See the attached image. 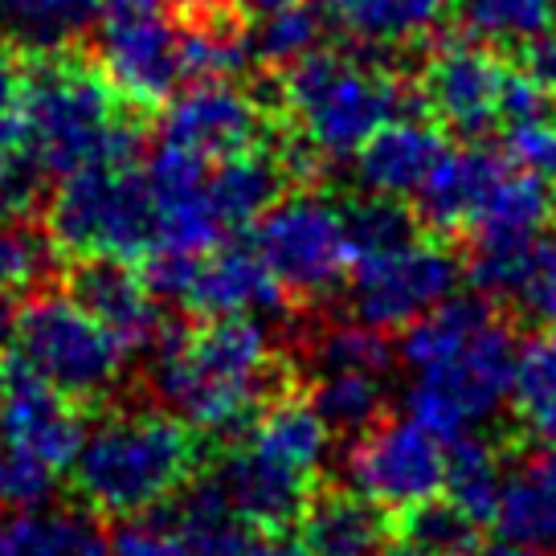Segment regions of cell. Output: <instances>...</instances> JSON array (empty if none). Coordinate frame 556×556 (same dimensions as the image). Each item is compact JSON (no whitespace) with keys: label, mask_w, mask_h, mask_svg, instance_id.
<instances>
[{"label":"cell","mask_w":556,"mask_h":556,"mask_svg":"<svg viewBox=\"0 0 556 556\" xmlns=\"http://www.w3.org/2000/svg\"><path fill=\"white\" fill-rule=\"evenodd\" d=\"M143 352L152 397L208 438H238L262 401L291 384L287 361L258 315L164 319Z\"/></svg>","instance_id":"1"},{"label":"cell","mask_w":556,"mask_h":556,"mask_svg":"<svg viewBox=\"0 0 556 556\" xmlns=\"http://www.w3.org/2000/svg\"><path fill=\"white\" fill-rule=\"evenodd\" d=\"M17 119L25 148L53 176L87 164H136L143 148V111L78 50L29 58Z\"/></svg>","instance_id":"2"},{"label":"cell","mask_w":556,"mask_h":556,"mask_svg":"<svg viewBox=\"0 0 556 556\" xmlns=\"http://www.w3.org/2000/svg\"><path fill=\"white\" fill-rule=\"evenodd\" d=\"M205 446L201 434L173 409H115L87 430L74 458V495L78 504L123 520L148 507L176 500L192 479H201Z\"/></svg>","instance_id":"3"},{"label":"cell","mask_w":556,"mask_h":556,"mask_svg":"<svg viewBox=\"0 0 556 556\" xmlns=\"http://www.w3.org/2000/svg\"><path fill=\"white\" fill-rule=\"evenodd\" d=\"M278 74L282 119L312 143L319 156L348 160L365 148L381 123L405 115L409 103L397 74L361 53L312 50Z\"/></svg>","instance_id":"4"},{"label":"cell","mask_w":556,"mask_h":556,"mask_svg":"<svg viewBox=\"0 0 556 556\" xmlns=\"http://www.w3.org/2000/svg\"><path fill=\"white\" fill-rule=\"evenodd\" d=\"M46 238L70 258L139 262L156 250V208L136 164H87L46 197Z\"/></svg>","instance_id":"5"},{"label":"cell","mask_w":556,"mask_h":556,"mask_svg":"<svg viewBox=\"0 0 556 556\" xmlns=\"http://www.w3.org/2000/svg\"><path fill=\"white\" fill-rule=\"evenodd\" d=\"M9 336L17 348V365H25L62 397L94 405L119 389L127 348L78 299H70L66 287H34L13 312Z\"/></svg>","instance_id":"6"},{"label":"cell","mask_w":556,"mask_h":556,"mask_svg":"<svg viewBox=\"0 0 556 556\" xmlns=\"http://www.w3.org/2000/svg\"><path fill=\"white\" fill-rule=\"evenodd\" d=\"M511 365H516V331L504 312H495L451 356L414 372V384L405 393V414L442 442L470 434L507 405Z\"/></svg>","instance_id":"7"},{"label":"cell","mask_w":556,"mask_h":556,"mask_svg":"<svg viewBox=\"0 0 556 556\" xmlns=\"http://www.w3.org/2000/svg\"><path fill=\"white\" fill-rule=\"evenodd\" d=\"M254 250L295 303H319L344 287L352 250L344 208L319 192H291L254 222Z\"/></svg>","instance_id":"8"},{"label":"cell","mask_w":556,"mask_h":556,"mask_svg":"<svg viewBox=\"0 0 556 556\" xmlns=\"http://www.w3.org/2000/svg\"><path fill=\"white\" fill-rule=\"evenodd\" d=\"M463 278V258L446 238H414V242L368 254L348 266V312L361 324L381 331H401L417 315L454 295Z\"/></svg>","instance_id":"9"},{"label":"cell","mask_w":556,"mask_h":556,"mask_svg":"<svg viewBox=\"0 0 556 556\" xmlns=\"http://www.w3.org/2000/svg\"><path fill=\"white\" fill-rule=\"evenodd\" d=\"M99 70L127 103L152 115L185 87L180 17L164 4H111L99 21Z\"/></svg>","instance_id":"10"},{"label":"cell","mask_w":556,"mask_h":556,"mask_svg":"<svg viewBox=\"0 0 556 556\" xmlns=\"http://www.w3.org/2000/svg\"><path fill=\"white\" fill-rule=\"evenodd\" d=\"M446 442L414 417H377L368 430L352 434L344 454V479L384 516L426 504L442 491Z\"/></svg>","instance_id":"11"},{"label":"cell","mask_w":556,"mask_h":556,"mask_svg":"<svg viewBox=\"0 0 556 556\" xmlns=\"http://www.w3.org/2000/svg\"><path fill=\"white\" fill-rule=\"evenodd\" d=\"M504 62L483 41H451L426 58L417 111H426L442 131L458 139H483L500 123V94H504Z\"/></svg>","instance_id":"12"},{"label":"cell","mask_w":556,"mask_h":556,"mask_svg":"<svg viewBox=\"0 0 556 556\" xmlns=\"http://www.w3.org/2000/svg\"><path fill=\"white\" fill-rule=\"evenodd\" d=\"M275 119L254 103V94L233 87L229 78H205L173 94L160 106V139L201 160L233 156L262 143Z\"/></svg>","instance_id":"13"},{"label":"cell","mask_w":556,"mask_h":556,"mask_svg":"<svg viewBox=\"0 0 556 556\" xmlns=\"http://www.w3.org/2000/svg\"><path fill=\"white\" fill-rule=\"evenodd\" d=\"M87 405L62 397L58 389L34 377L25 365H9L4 397H0V442L37 454L41 463L66 475L87 438Z\"/></svg>","instance_id":"14"},{"label":"cell","mask_w":556,"mask_h":556,"mask_svg":"<svg viewBox=\"0 0 556 556\" xmlns=\"http://www.w3.org/2000/svg\"><path fill=\"white\" fill-rule=\"evenodd\" d=\"M62 287L127 352H143V348L156 340V331L164 328V319H168V315L160 312L156 291L148 287L143 270H136V262L127 258H106V254L74 258Z\"/></svg>","instance_id":"15"},{"label":"cell","mask_w":556,"mask_h":556,"mask_svg":"<svg viewBox=\"0 0 556 556\" xmlns=\"http://www.w3.org/2000/svg\"><path fill=\"white\" fill-rule=\"evenodd\" d=\"M148 189H152V208H156V250L173 254H208L222 245V222L208 205L205 176L208 160L180 152L164 143L152 164L143 168Z\"/></svg>","instance_id":"16"},{"label":"cell","mask_w":556,"mask_h":556,"mask_svg":"<svg viewBox=\"0 0 556 556\" xmlns=\"http://www.w3.org/2000/svg\"><path fill=\"white\" fill-rule=\"evenodd\" d=\"M213 483L222 486L233 516L245 528L262 532V536H278L282 528H291L315 486L312 479H303V475L287 470L275 458L258 454L242 438L222 454Z\"/></svg>","instance_id":"17"},{"label":"cell","mask_w":556,"mask_h":556,"mask_svg":"<svg viewBox=\"0 0 556 556\" xmlns=\"http://www.w3.org/2000/svg\"><path fill=\"white\" fill-rule=\"evenodd\" d=\"M192 315H287L291 295L254 245H213L201 254L180 299Z\"/></svg>","instance_id":"18"},{"label":"cell","mask_w":556,"mask_h":556,"mask_svg":"<svg viewBox=\"0 0 556 556\" xmlns=\"http://www.w3.org/2000/svg\"><path fill=\"white\" fill-rule=\"evenodd\" d=\"M507 160L483 148L479 139L463 143V148H446L430 176L417 185L414 192V213L421 229H430L434 238H458L467 233L475 208L483 205L491 180L504 173Z\"/></svg>","instance_id":"19"},{"label":"cell","mask_w":556,"mask_h":556,"mask_svg":"<svg viewBox=\"0 0 556 556\" xmlns=\"http://www.w3.org/2000/svg\"><path fill=\"white\" fill-rule=\"evenodd\" d=\"M442 152H446V139L434 119L397 115L381 123L356 152V180L365 185V192L414 197Z\"/></svg>","instance_id":"20"},{"label":"cell","mask_w":556,"mask_h":556,"mask_svg":"<svg viewBox=\"0 0 556 556\" xmlns=\"http://www.w3.org/2000/svg\"><path fill=\"white\" fill-rule=\"evenodd\" d=\"M295 528L315 556H377L389 540V516L352 486L315 483Z\"/></svg>","instance_id":"21"},{"label":"cell","mask_w":556,"mask_h":556,"mask_svg":"<svg viewBox=\"0 0 556 556\" xmlns=\"http://www.w3.org/2000/svg\"><path fill=\"white\" fill-rule=\"evenodd\" d=\"M495 532L536 556H556V446H540L507 470Z\"/></svg>","instance_id":"22"},{"label":"cell","mask_w":556,"mask_h":556,"mask_svg":"<svg viewBox=\"0 0 556 556\" xmlns=\"http://www.w3.org/2000/svg\"><path fill=\"white\" fill-rule=\"evenodd\" d=\"M291 176L278 160L275 143H254L233 156H222L205 176L208 205L217 213L222 229L254 226L266 208L287 192Z\"/></svg>","instance_id":"23"},{"label":"cell","mask_w":556,"mask_h":556,"mask_svg":"<svg viewBox=\"0 0 556 556\" xmlns=\"http://www.w3.org/2000/svg\"><path fill=\"white\" fill-rule=\"evenodd\" d=\"M106 13V0H0V34L21 58L78 50Z\"/></svg>","instance_id":"24"},{"label":"cell","mask_w":556,"mask_h":556,"mask_svg":"<svg viewBox=\"0 0 556 556\" xmlns=\"http://www.w3.org/2000/svg\"><path fill=\"white\" fill-rule=\"evenodd\" d=\"M553 208V185L507 160V168L491 180L483 205L470 217L467 242H528L548 229Z\"/></svg>","instance_id":"25"},{"label":"cell","mask_w":556,"mask_h":556,"mask_svg":"<svg viewBox=\"0 0 556 556\" xmlns=\"http://www.w3.org/2000/svg\"><path fill=\"white\" fill-rule=\"evenodd\" d=\"M451 0H324V21L365 50L409 46L438 29Z\"/></svg>","instance_id":"26"},{"label":"cell","mask_w":556,"mask_h":556,"mask_svg":"<svg viewBox=\"0 0 556 556\" xmlns=\"http://www.w3.org/2000/svg\"><path fill=\"white\" fill-rule=\"evenodd\" d=\"M0 548L9 556H106V532L94 511L29 507L0 520Z\"/></svg>","instance_id":"27"},{"label":"cell","mask_w":556,"mask_h":556,"mask_svg":"<svg viewBox=\"0 0 556 556\" xmlns=\"http://www.w3.org/2000/svg\"><path fill=\"white\" fill-rule=\"evenodd\" d=\"M507 405L532 442L556 446V328H540L516 344Z\"/></svg>","instance_id":"28"},{"label":"cell","mask_w":556,"mask_h":556,"mask_svg":"<svg viewBox=\"0 0 556 556\" xmlns=\"http://www.w3.org/2000/svg\"><path fill=\"white\" fill-rule=\"evenodd\" d=\"M507 470L491 442L475 434H458L446 442V463H442V500H451L467 520L479 528L495 523L500 495H504Z\"/></svg>","instance_id":"29"},{"label":"cell","mask_w":556,"mask_h":556,"mask_svg":"<svg viewBox=\"0 0 556 556\" xmlns=\"http://www.w3.org/2000/svg\"><path fill=\"white\" fill-rule=\"evenodd\" d=\"M397 361V348L372 324L361 319H336V324H315L303 331V368L312 377L324 372H372L384 377Z\"/></svg>","instance_id":"30"},{"label":"cell","mask_w":556,"mask_h":556,"mask_svg":"<svg viewBox=\"0 0 556 556\" xmlns=\"http://www.w3.org/2000/svg\"><path fill=\"white\" fill-rule=\"evenodd\" d=\"M470 41L516 50L532 34L556 25V0H451Z\"/></svg>","instance_id":"31"},{"label":"cell","mask_w":556,"mask_h":556,"mask_svg":"<svg viewBox=\"0 0 556 556\" xmlns=\"http://www.w3.org/2000/svg\"><path fill=\"white\" fill-rule=\"evenodd\" d=\"M307 401L328 421L331 434H361L377 417H384V377L372 372H324L312 377Z\"/></svg>","instance_id":"32"},{"label":"cell","mask_w":556,"mask_h":556,"mask_svg":"<svg viewBox=\"0 0 556 556\" xmlns=\"http://www.w3.org/2000/svg\"><path fill=\"white\" fill-rule=\"evenodd\" d=\"M344 233L352 262L368 258V254H384L397 245L421 238V222H417L414 205H405L401 197L389 192H368L361 201L344 205Z\"/></svg>","instance_id":"33"},{"label":"cell","mask_w":556,"mask_h":556,"mask_svg":"<svg viewBox=\"0 0 556 556\" xmlns=\"http://www.w3.org/2000/svg\"><path fill=\"white\" fill-rule=\"evenodd\" d=\"M389 532H397L401 540L417 544L421 553L430 556H458V553H475L479 548V523L467 520L451 500H426V504H414L389 516Z\"/></svg>","instance_id":"34"},{"label":"cell","mask_w":556,"mask_h":556,"mask_svg":"<svg viewBox=\"0 0 556 556\" xmlns=\"http://www.w3.org/2000/svg\"><path fill=\"white\" fill-rule=\"evenodd\" d=\"M319 41H324V13H315L303 0L291 9H278L270 17H258L254 29L245 34L250 58L266 70H287L291 62L319 50Z\"/></svg>","instance_id":"35"},{"label":"cell","mask_w":556,"mask_h":556,"mask_svg":"<svg viewBox=\"0 0 556 556\" xmlns=\"http://www.w3.org/2000/svg\"><path fill=\"white\" fill-rule=\"evenodd\" d=\"M58 250L21 222H0V295H21L41 287L53 270Z\"/></svg>","instance_id":"36"},{"label":"cell","mask_w":556,"mask_h":556,"mask_svg":"<svg viewBox=\"0 0 556 556\" xmlns=\"http://www.w3.org/2000/svg\"><path fill=\"white\" fill-rule=\"evenodd\" d=\"M62 470L41 463L37 454L21 451L13 442H0V507L4 511H29L46 507L58 491Z\"/></svg>","instance_id":"37"},{"label":"cell","mask_w":556,"mask_h":556,"mask_svg":"<svg viewBox=\"0 0 556 556\" xmlns=\"http://www.w3.org/2000/svg\"><path fill=\"white\" fill-rule=\"evenodd\" d=\"M53 173L25 148L21 139L9 156L0 160V222H25L50 197Z\"/></svg>","instance_id":"38"},{"label":"cell","mask_w":556,"mask_h":556,"mask_svg":"<svg viewBox=\"0 0 556 556\" xmlns=\"http://www.w3.org/2000/svg\"><path fill=\"white\" fill-rule=\"evenodd\" d=\"M511 303H520L523 312L532 315L544 328H556V233L544 229L532 250H528V262H523L520 287Z\"/></svg>","instance_id":"39"},{"label":"cell","mask_w":556,"mask_h":556,"mask_svg":"<svg viewBox=\"0 0 556 556\" xmlns=\"http://www.w3.org/2000/svg\"><path fill=\"white\" fill-rule=\"evenodd\" d=\"M115 556H176V520L173 507H148L136 516H123L115 532L106 536Z\"/></svg>","instance_id":"40"},{"label":"cell","mask_w":556,"mask_h":556,"mask_svg":"<svg viewBox=\"0 0 556 556\" xmlns=\"http://www.w3.org/2000/svg\"><path fill=\"white\" fill-rule=\"evenodd\" d=\"M511 58L520 62L523 78H532L536 87L556 94V25H548V29L532 34L528 41H520V46L511 50Z\"/></svg>","instance_id":"41"},{"label":"cell","mask_w":556,"mask_h":556,"mask_svg":"<svg viewBox=\"0 0 556 556\" xmlns=\"http://www.w3.org/2000/svg\"><path fill=\"white\" fill-rule=\"evenodd\" d=\"M21 87H25V66L13 46H0V111H17Z\"/></svg>","instance_id":"42"},{"label":"cell","mask_w":556,"mask_h":556,"mask_svg":"<svg viewBox=\"0 0 556 556\" xmlns=\"http://www.w3.org/2000/svg\"><path fill=\"white\" fill-rule=\"evenodd\" d=\"M233 4V13L242 21H258V17H270V13H278V9H291V4H299V0H229Z\"/></svg>","instance_id":"43"},{"label":"cell","mask_w":556,"mask_h":556,"mask_svg":"<svg viewBox=\"0 0 556 556\" xmlns=\"http://www.w3.org/2000/svg\"><path fill=\"white\" fill-rule=\"evenodd\" d=\"M242 556H315V553H307L303 544H287V540L266 536V540H250V548Z\"/></svg>","instance_id":"44"},{"label":"cell","mask_w":556,"mask_h":556,"mask_svg":"<svg viewBox=\"0 0 556 556\" xmlns=\"http://www.w3.org/2000/svg\"><path fill=\"white\" fill-rule=\"evenodd\" d=\"M377 556H430V553H421L417 544H409V540H384V548Z\"/></svg>","instance_id":"45"},{"label":"cell","mask_w":556,"mask_h":556,"mask_svg":"<svg viewBox=\"0 0 556 556\" xmlns=\"http://www.w3.org/2000/svg\"><path fill=\"white\" fill-rule=\"evenodd\" d=\"M13 312H17V307H13V295H0V340L13 331Z\"/></svg>","instance_id":"46"},{"label":"cell","mask_w":556,"mask_h":556,"mask_svg":"<svg viewBox=\"0 0 556 556\" xmlns=\"http://www.w3.org/2000/svg\"><path fill=\"white\" fill-rule=\"evenodd\" d=\"M176 13H189V9H208V4H226V0H173Z\"/></svg>","instance_id":"47"},{"label":"cell","mask_w":556,"mask_h":556,"mask_svg":"<svg viewBox=\"0 0 556 556\" xmlns=\"http://www.w3.org/2000/svg\"><path fill=\"white\" fill-rule=\"evenodd\" d=\"M4 381H9V361L0 356V397H4Z\"/></svg>","instance_id":"48"},{"label":"cell","mask_w":556,"mask_h":556,"mask_svg":"<svg viewBox=\"0 0 556 556\" xmlns=\"http://www.w3.org/2000/svg\"><path fill=\"white\" fill-rule=\"evenodd\" d=\"M111 4H164V0H111Z\"/></svg>","instance_id":"49"},{"label":"cell","mask_w":556,"mask_h":556,"mask_svg":"<svg viewBox=\"0 0 556 556\" xmlns=\"http://www.w3.org/2000/svg\"><path fill=\"white\" fill-rule=\"evenodd\" d=\"M0 556H9V553H4V548H0Z\"/></svg>","instance_id":"50"}]
</instances>
